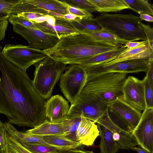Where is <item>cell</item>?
<instances>
[{
	"instance_id": "cell-1",
	"label": "cell",
	"mask_w": 153,
	"mask_h": 153,
	"mask_svg": "<svg viewBox=\"0 0 153 153\" xmlns=\"http://www.w3.org/2000/svg\"><path fill=\"white\" fill-rule=\"evenodd\" d=\"M0 45V114L19 127H35L47 119L45 100L34 88L26 72L7 60Z\"/></svg>"
},
{
	"instance_id": "cell-2",
	"label": "cell",
	"mask_w": 153,
	"mask_h": 153,
	"mask_svg": "<svg viewBox=\"0 0 153 153\" xmlns=\"http://www.w3.org/2000/svg\"><path fill=\"white\" fill-rule=\"evenodd\" d=\"M121 47L97 41L86 34L78 32L61 38L54 46L43 51L53 60L70 65Z\"/></svg>"
},
{
	"instance_id": "cell-3",
	"label": "cell",
	"mask_w": 153,
	"mask_h": 153,
	"mask_svg": "<svg viewBox=\"0 0 153 153\" xmlns=\"http://www.w3.org/2000/svg\"><path fill=\"white\" fill-rule=\"evenodd\" d=\"M124 72H106L87 75L81 94H90L110 104L123 98L122 88L127 77Z\"/></svg>"
},
{
	"instance_id": "cell-4",
	"label": "cell",
	"mask_w": 153,
	"mask_h": 153,
	"mask_svg": "<svg viewBox=\"0 0 153 153\" xmlns=\"http://www.w3.org/2000/svg\"><path fill=\"white\" fill-rule=\"evenodd\" d=\"M102 27L128 42L147 41L139 17L132 14L102 13L95 18Z\"/></svg>"
},
{
	"instance_id": "cell-5",
	"label": "cell",
	"mask_w": 153,
	"mask_h": 153,
	"mask_svg": "<svg viewBox=\"0 0 153 153\" xmlns=\"http://www.w3.org/2000/svg\"><path fill=\"white\" fill-rule=\"evenodd\" d=\"M66 65L48 56L34 65L35 69L32 85L43 99L45 100L50 97Z\"/></svg>"
},
{
	"instance_id": "cell-6",
	"label": "cell",
	"mask_w": 153,
	"mask_h": 153,
	"mask_svg": "<svg viewBox=\"0 0 153 153\" xmlns=\"http://www.w3.org/2000/svg\"><path fill=\"white\" fill-rule=\"evenodd\" d=\"M109 105L93 95L80 93L71 104L67 117L81 116L96 123Z\"/></svg>"
},
{
	"instance_id": "cell-7",
	"label": "cell",
	"mask_w": 153,
	"mask_h": 153,
	"mask_svg": "<svg viewBox=\"0 0 153 153\" xmlns=\"http://www.w3.org/2000/svg\"><path fill=\"white\" fill-rule=\"evenodd\" d=\"M2 53L9 61L25 72L30 66L48 56L42 50L22 44H6Z\"/></svg>"
},
{
	"instance_id": "cell-8",
	"label": "cell",
	"mask_w": 153,
	"mask_h": 153,
	"mask_svg": "<svg viewBox=\"0 0 153 153\" xmlns=\"http://www.w3.org/2000/svg\"><path fill=\"white\" fill-rule=\"evenodd\" d=\"M60 78L61 91L72 104L81 93L86 82V71L80 65L70 64Z\"/></svg>"
},
{
	"instance_id": "cell-9",
	"label": "cell",
	"mask_w": 153,
	"mask_h": 153,
	"mask_svg": "<svg viewBox=\"0 0 153 153\" xmlns=\"http://www.w3.org/2000/svg\"><path fill=\"white\" fill-rule=\"evenodd\" d=\"M153 59H133L125 60L112 63L101 64L88 69L87 75L97 74L106 72H124L128 73L147 72Z\"/></svg>"
},
{
	"instance_id": "cell-10",
	"label": "cell",
	"mask_w": 153,
	"mask_h": 153,
	"mask_svg": "<svg viewBox=\"0 0 153 153\" xmlns=\"http://www.w3.org/2000/svg\"><path fill=\"white\" fill-rule=\"evenodd\" d=\"M139 145L149 153H153V108H145L132 132Z\"/></svg>"
},
{
	"instance_id": "cell-11",
	"label": "cell",
	"mask_w": 153,
	"mask_h": 153,
	"mask_svg": "<svg viewBox=\"0 0 153 153\" xmlns=\"http://www.w3.org/2000/svg\"><path fill=\"white\" fill-rule=\"evenodd\" d=\"M13 28L15 33L27 40L29 46L38 50L50 48L59 39L56 36L46 33L38 29L27 28L18 24L13 25Z\"/></svg>"
},
{
	"instance_id": "cell-12",
	"label": "cell",
	"mask_w": 153,
	"mask_h": 153,
	"mask_svg": "<svg viewBox=\"0 0 153 153\" xmlns=\"http://www.w3.org/2000/svg\"><path fill=\"white\" fill-rule=\"evenodd\" d=\"M123 100L135 108L143 110L146 107L144 82L137 78L127 77L122 88Z\"/></svg>"
},
{
	"instance_id": "cell-13",
	"label": "cell",
	"mask_w": 153,
	"mask_h": 153,
	"mask_svg": "<svg viewBox=\"0 0 153 153\" xmlns=\"http://www.w3.org/2000/svg\"><path fill=\"white\" fill-rule=\"evenodd\" d=\"M108 109L96 123L103 125L112 132L113 138L118 144L120 149H131L138 145L132 132L120 127L111 120L108 114Z\"/></svg>"
},
{
	"instance_id": "cell-14",
	"label": "cell",
	"mask_w": 153,
	"mask_h": 153,
	"mask_svg": "<svg viewBox=\"0 0 153 153\" xmlns=\"http://www.w3.org/2000/svg\"><path fill=\"white\" fill-rule=\"evenodd\" d=\"M70 108L68 102L62 96H52L46 101L45 105L46 118L51 123H62L66 119Z\"/></svg>"
},
{
	"instance_id": "cell-15",
	"label": "cell",
	"mask_w": 153,
	"mask_h": 153,
	"mask_svg": "<svg viewBox=\"0 0 153 153\" xmlns=\"http://www.w3.org/2000/svg\"><path fill=\"white\" fill-rule=\"evenodd\" d=\"M108 108L121 117L133 130L137 125L141 117L140 111L122 99L117 100L111 103Z\"/></svg>"
},
{
	"instance_id": "cell-16",
	"label": "cell",
	"mask_w": 153,
	"mask_h": 153,
	"mask_svg": "<svg viewBox=\"0 0 153 153\" xmlns=\"http://www.w3.org/2000/svg\"><path fill=\"white\" fill-rule=\"evenodd\" d=\"M55 17L56 23L53 26L48 24L46 22L40 23L33 22L37 29L46 33L56 36L59 39L67 35L79 32L73 26L72 21L63 18Z\"/></svg>"
},
{
	"instance_id": "cell-17",
	"label": "cell",
	"mask_w": 153,
	"mask_h": 153,
	"mask_svg": "<svg viewBox=\"0 0 153 153\" xmlns=\"http://www.w3.org/2000/svg\"><path fill=\"white\" fill-rule=\"evenodd\" d=\"M81 117V121L76 133L77 141L82 145L92 146L99 135L97 125L94 122Z\"/></svg>"
},
{
	"instance_id": "cell-18",
	"label": "cell",
	"mask_w": 153,
	"mask_h": 153,
	"mask_svg": "<svg viewBox=\"0 0 153 153\" xmlns=\"http://www.w3.org/2000/svg\"><path fill=\"white\" fill-rule=\"evenodd\" d=\"M127 48L123 45L119 48L98 54L78 62L76 64L82 66L85 70L95 66L108 62L116 59L119 55Z\"/></svg>"
},
{
	"instance_id": "cell-19",
	"label": "cell",
	"mask_w": 153,
	"mask_h": 153,
	"mask_svg": "<svg viewBox=\"0 0 153 153\" xmlns=\"http://www.w3.org/2000/svg\"><path fill=\"white\" fill-rule=\"evenodd\" d=\"M96 123L100 137V153H116L120 147L114 140L112 132L103 125Z\"/></svg>"
},
{
	"instance_id": "cell-20",
	"label": "cell",
	"mask_w": 153,
	"mask_h": 153,
	"mask_svg": "<svg viewBox=\"0 0 153 153\" xmlns=\"http://www.w3.org/2000/svg\"><path fill=\"white\" fill-rule=\"evenodd\" d=\"M3 124L6 133L21 144L37 143L52 147L45 141L43 136L30 135L25 132L19 131L8 122L3 123Z\"/></svg>"
},
{
	"instance_id": "cell-21",
	"label": "cell",
	"mask_w": 153,
	"mask_h": 153,
	"mask_svg": "<svg viewBox=\"0 0 153 153\" xmlns=\"http://www.w3.org/2000/svg\"><path fill=\"white\" fill-rule=\"evenodd\" d=\"M25 132L30 135L41 136L53 135H64L62 123H52L47 119L39 125Z\"/></svg>"
},
{
	"instance_id": "cell-22",
	"label": "cell",
	"mask_w": 153,
	"mask_h": 153,
	"mask_svg": "<svg viewBox=\"0 0 153 153\" xmlns=\"http://www.w3.org/2000/svg\"><path fill=\"white\" fill-rule=\"evenodd\" d=\"M96 7L98 12L107 13L117 12L130 9L125 0H88Z\"/></svg>"
},
{
	"instance_id": "cell-23",
	"label": "cell",
	"mask_w": 153,
	"mask_h": 153,
	"mask_svg": "<svg viewBox=\"0 0 153 153\" xmlns=\"http://www.w3.org/2000/svg\"><path fill=\"white\" fill-rule=\"evenodd\" d=\"M29 3L47 11L65 15L69 13L68 4L62 0H25Z\"/></svg>"
},
{
	"instance_id": "cell-24",
	"label": "cell",
	"mask_w": 153,
	"mask_h": 153,
	"mask_svg": "<svg viewBox=\"0 0 153 153\" xmlns=\"http://www.w3.org/2000/svg\"><path fill=\"white\" fill-rule=\"evenodd\" d=\"M42 137L46 143L59 150H67L79 148L82 145L79 142L72 140L63 135H50Z\"/></svg>"
},
{
	"instance_id": "cell-25",
	"label": "cell",
	"mask_w": 153,
	"mask_h": 153,
	"mask_svg": "<svg viewBox=\"0 0 153 153\" xmlns=\"http://www.w3.org/2000/svg\"><path fill=\"white\" fill-rule=\"evenodd\" d=\"M81 33L89 35L97 41L115 45L120 47L128 42L120 39L111 32L104 28L99 30Z\"/></svg>"
},
{
	"instance_id": "cell-26",
	"label": "cell",
	"mask_w": 153,
	"mask_h": 153,
	"mask_svg": "<svg viewBox=\"0 0 153 153\" xmlns=\"http://www.w3.org/2000/svg\"><path fill=\"white\" fill-rule=\"evenodd\" d=\"M81 119V116L67 117L66 120L62 123L64 131L63 135L72 140L77 142L76 133Z\"/></svg>"
},
{
	"instance_id": "cell-27",
	"label": "cell",
	"mask_w": 153,
	"mask_h": 153,
	"mask_svg": "<svg viewBox=\"0 0 153 153\" xmlns=\"http://www.w3.org/2000/svg\"><path fill=\"white\" fill-rule=\"evenodd\" d=\"M72 22L73 26L79 32L94 31L103 28L95 18H83Z\"/></svg>"
},
{
	"instance_id": "cell-28",
	"label": "cell",
	"mask_w": 153,
	"mask_h": 153,
	"mask_svg": "<svg viewBox=\"0 0 153 153\" xmlns=\"http://www.w3.org/2000/svg\"><path fill=\"white\" fill-rule=\"evenodd\" d=\"M24 13H34L42 14L45 16L48 14V11L27 3L25 0H21L12 10L10 14H19Z\"/></svg>"
},
{
	"instance_id": "cell-29",
	"label": "cell",
	"mask_w": 153,
	"mask_h": 153,
	"mask_svg": "<svg viewBox=\"0 0 153 153\" xmlns=\"http://www.w3.org/2000/svg\"><path fill=\"white\" fill-rule=\"evenodd\" d=\"M130 9L138 14L145 13L153 15L152 4L147 0H125Z\"/></svg>"
},
{
	"instance_id": "cell-30",
	"label": "cell",
	"mask_w": 153,
	"mask_h": 153,
	"mask_svg": "<svg viewBox=\"0 0 153 153\" xmlns=\"http://www.w3.org/2000/svg\"><path fill=\"white\" fill-rule=\"evenodd\" d=\"M6 153H32L19 142L15 139L5 134Z\"/></svg>"
},
{
	"instance_id": "cell-31",
	"label": "cell",
	"mask_w": 153,
	"mask_h": 153,
	"mask_svg": "<svg viewBox=\"0 0 153 153\" xmlns=\"http://www.w3.org/2000/svg\"><path fill=\"white\" fill-rule=\"evenodd\" d=\"M32 153H57L58 149L39 143L21 144Z\"/></svg>"
},
{
	"instance_id": "cell-32",
	"label": "cell",
	"mask_w": 153,
	"mask_h": 153,
	"mask_svg": "<svg viewBox=\"0 0 153 153\" xmlns=\"http://www.w3.org/2000/svg\"><path fill=\"white\" fill-rule=\"evenodd\" d=\"M21 0H0V21L7 19L12 10Z\"/></svg>"
},
{
	"instance_id": "cell-33",
	"label": "cell",
	"mask_w": 153,
	"mask_h": 153,
	"mask_svg": "<svg viewBox=\"0 0 153 153\" xmlns=\"http://www.w3.org/2000/svg\"><path fill=\"white\" fill-rule=\"evenodd\" d=\"M68 5L86 11L91 13L97 11L95 6L88 0H62Z\"/></svg>"
},
{
	"instance_id": "cell-34",
	"label": "cell",
	"mask_w": 153,
	"mask_h": 153,
	"mask_svg": "<svg viewBox=\"0 0 153 153\" xmlns=\"http://www.w3.org/2000/svg\"><path fill=\"white\" fill-rule=\"evenodd\" d=\"M7 20L12 25L18 24L27 28L37 29L33 21L29 20L19 14H11Z\"/></svg>"
},
{
	"instance_id": "cell-35",
	"label": "cell",
	"mask_w": 153,
	"mask_h": 153,
	"mask_svg": "<svg viewBox=\"0 0 153 153\" xmlns=\"http://www.w3.org/2000/svg\"><path fill=\"white\" fill-rule=\"evenodd\" d=\"M149 46L148 43L130 49L127 48L120 54L117 58L110 61L114 62L137 54L147 50Z\"/></svg>"
},
{
	"instance_id": "cell-36",
	"label": "cell",
	"mask_w": 153,
	"mask_h": 153,
	"mask_svg": "<svg viewBox=\"0 0 153 153\" xmlns=\"http://www.w3.org/2000/svg\"><path fill=\"white\" fill-rule=\"evenodd\" d=\"M143 80L144 82L146 108H153V87L150 85L146 75Z\"/></svg>"
},
{
	"instance_id": "cell-37",
	"label": "cell",
	"mask_w": 153,
	"mask_h": 153,
	"mask_svg": "<svg viewBox=\"0 0 153 153\" xmlns=\"http://www.w3.org/2000/svg\"><path fill=\"white\" fill-rule=\"evenodd\" d=\"M68 10L69 13L85 18H93V16L90 13L75 7L68 5Z\"/></svg>"
},
{
	"instance_id": "cell-38",
	"label": "cell",
	"mask_w": 153,
	"mask_h": 153,
	"mask_svg": "<svg viewBox=\"0 0 153 153\" xmlns=\"http://www.w3.org/2000/svg\"><path fill=\"white\" fill-rule=\"evenodd\" d=\"M142 28L146 36L148 44L153 49V30L149 25H145L141 22Z\"/></svg>"
},
{
	"instance_id": "cell-39",
	"label": "cell",
	"mask_w": 153,
	"mask_h": 153,
	"mask_svg": "<svg viewBox=\"0 0 153 153\" xmlns=\"http://www.w3.org/2000/svg\"><path fill=\"white\" fill-rule=\"evenodd\" d=\"M6 132L3 123L0 120V152L5 149Z\"/></svg>"
},
{
	"instance_id": "cell-40",
	"label": "cell",
	"mask_w": 153,
	"mask_h": 153,
	"mask_svg": "<svg viewBox=\"0 0 153 153\" xmlns=\"http://www.w3.org/2000/svg\"><path fill=\"white\" fill-rule=\"evenodd\" d=\"M8 24L7 19L0 21V41L3 39L5 36Z\"/></svg>"
},
{
	"instance_id": "cell-41",
	"label": "cell",
	"mask_w": 153,
	"mask_h": 153,
	"mask_svg": "<svg viewBox=\"0 0 153 153\" xmlns=\"http://www.w3.org/2000/svg\"><path fill=\"white\" fill-rule=\"evenodd\" d=\"M148 43L147 41L137 42L129 41L127 42L123 46L125 48L130 49L140 45H147Z\"/></svg>"
},
{
	"instance_id": "cell-42",
	"label": "cell",
	"mask_w": 153,
	"mask_h": 153,
	"mask_svg": "<svg viewBox=\"0 0 153 153\" xmlns=\"http://www.w3.org/2000/svg\"><path fill=\"white\" fill-rule=\"evenodd\" d=\"M57 153H94L92 151H89L77 148L67 150H58Z\"/></svg>"
},
{
	"instance_id": "cell-43",
	"label": "cell",
	"mask_w": 153,
	"mask_h": 153,
	"mask_svg": "<svg viewBox=\"0 0 153 153\" xmlns=\"http://www.w3.org/2000/svg\"><path fill=\"white\" fill-rule=\"evenodd\" d=\"M19 15L22 16L29 20L32 21H34L39 17L45 16L42 14L34 13H21L19 14Z\"/></svg>"
},
{
	"instance_id": "cell-44",
	"label": "cell",
	"mask_w": 153,
	"mask_h": 153,
	"mask_svg": "<svg viewBox=\"0 0 153 153\" xmlns=\"http://www.w3.org/2000/svg\"><path fill=\"white\" fill-rule=\"evenodd\" d=\"M146 76L150 85L153 87V62H151L149 66Z\"/></svg>"
},
{
	"instance_id": "cell-45",
	"label": "cell",
	"mask_w": 153,
	"mask_h": 153,
	"mask_svg": "<svg viewBox=\"0 0 153 153\" xmlns=\"http://www.w3.org/2000/svg\"><path fill=\"white\" fill-rule=\"evenodd\" d=\"M63 18L67 20L71 21H77L83 18L82 17L70 13L64 15Z\"/></svg>"
},
{
	"instance_id": "cell-46",
	"label": "cell",
	"mask_w": 153,
	"mask_h": 153,
	"mask_svg": "<svg viewBox=\"0 0 153 153\" xmlns=\"http://www.w3.org/2000/svg\"><path fill=\"white\" fill-rule=\"evenodd\" d=\"M140 15L139 18L142 20H145L146 21L150 22H153V17L152 16L147 14L145 13H141L139 14Z\"/></svg>"
},
{
	"instance_id": "cell-47",
	"label": "cell",
	"mask_w": 153,
	"mask_h": 153,
	"mask_svg": "<svg viewBox=\"0 0 153 153\" xmlns=\"http://www.w3.org/2000/svg\"><path fill=\"white\" fill-rule=\"evenodd\" d=\"M47 23L51 25H55L56 19L55 17L52 16L47 14L45 16Z\"/></svg>"
},
{
	"instance_id": "cell-48",
	"label": "cell",
	"mask_w": 153,
	"mask_h": 153,
	"mask_svg": "<svg viewBox=\"0 0 153 153\" xmlns=\"http://www.w3.org/2000/svg\"><path fill=\"white\" fill-rule=\"evenodd\" d=\"M46 21L45 16H42L37 18L33 22L37 23H42Z\"/></svg>"
},
{
	"instance_id": "cell-49",
	"label": "cell",
	"mask_w": 153,
	"mask_h": 153,
	"mask_svg": "<svg viewBox=\"0 0 153 153\" xmlns=\"http://www.w3.org/2000/svg\"><path fill=\"white\" fill-rule=\"evenodd\" d=\"M131 149L136 151L138 153H149L146 150L143 149H140L136 146H134Z\"/></svg>"
},
{
	"instance_id": "cell-50",
	"label": "cell",
	"mask_w": 153,
	"mask_h": 153,
	"mask_svg": "<svg viewBox=\"0 0 153 153\" xmlns=\"http://www.w3.org/2000/svg\"><path fill=\"white\" fill-rule=\"evenodd\" d=\"M0 153H6L5 150L4 149V150H2L0 152Z\"/></svg>"
}]
</instances>
